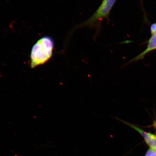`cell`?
I'll use <instances>...</instances> for the list:
<instances>
[{"label": "cell", "instance_id": "cell-1", "mask_svg": "<svg viewBox=\"0 0 156 156\" xmlns=\"http://www.w3.org/2000/svg\"><path fill=\"white\" fill-rule=\"evenodd\" d=\"M54 47L52 39L42 37L33 46L30 53L31 67L34 68L45 63L51 58Z\"/></svg>", "mask_w": 156, "mask_h": 156}, {"label": "cell", "instance_id": "cell-2", "mask_svg": "<svg viewBox=\"0 0 156 156\" xmlns=\"http://www.w3.org/2000/svg\"><path fill=\"white\" fill-rule=\"evenodd\" d=\"M116 0H103L100 7L92 16L78 25L77 28L92 25L101 20L108 18L110 12Z\"/></svg>", "mask_w": 156, "mask_h": 156}, {"label": "cell", "instance_id": "cell-3", "mask_svg": "<svg viewBox=\"0 0 156 156\" xmlns=\"http://www.w3.org/2000/svg\"><path fill=\"white\" fill-rule=\"evenodd\" d=\"M118 120L124 122V124L134 129L141 134L144 138L145 142L151 149L156 151V135L153 134L146 132L141 129L138 127L137 126L134 125L129 122H127L118 119Z\"/></svg>", "mask_w": 156, "mask_h": 156}, {"label": "cell", "instance_id": "cell-4", "mask_svg": "<svg viewBox=\"0 0 156 156\" xmlns=\"http://www.w3.org/2000/svg\"><path fill=\"white\" fill-rule=\"evenodd\" d=\"M156 48V34H154L150 38L148 43L147 48L146 50L140 54L139 55L136 56V57L134 58L131 61H130L129 63L134 61H136L138 60L142 59L150 51L155 49Z\"/></svg>", "mask_w": 156, "mask_h": 156}, {"label": "cell", "instance_id": "cell-5", "mask_svg": "<svg viewBox=\"0 0 156 156\" xmlns=\"http://www.w3.org/2000/svg\"><path fill=\"white\" fill-rule=\"evenodd\" d=\"M151 32L152 35L156 34V23L152 25L151 27Z\"/></svg>", "mask_w": 156, "mask_h": 156}, {"label": "cell", "instance_id": "cell-6", "mask_svg": "<svg viewBox=\"0 0 156 156\" xmlns=\"http://www.w3.org/2000/svg\"><path fill=\"white\" fill-rule=\"evenodd\" d=\"M155 151H155L154 150L152 149L151 148H150V149L148 150L145 156H151Z\"/></svg>", "mask_w": 156, "mask_h": 156}, {"label": "cell", "instance_id": "cell-7", "mask_svg": "<svg viewBox=\"0 0 156 156\" xmlns=\"http://www.w3.org/2000/svg\"><path fill=\"white\" fill-rule=\"evenodd\" d=\"M153 126L154 127L156 128V120L153 122Z\"/></svg>", "mask_w": 156, "mask_h": 156}, {"label": "cell", "instance_id": "cell-8", "mask_svg": "<svg viewBox=\"0 0 156 156\" xmlns=\"http://www.w3.org/2000/svg\"><path fill=\"white\" fill-rule=\"evenodd\" d=\"M151 156H156V151H155Z\"/></svg>", "mask_w": 156, "mask_h": 156}]
</instances>
